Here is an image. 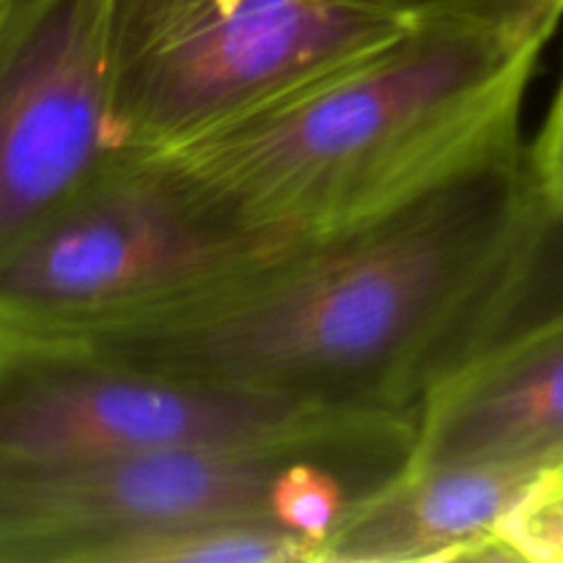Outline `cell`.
Returning a JSON list of instances; mask_svg holds the SVG:
<instances>
[{"label":"cell","mask_w":563,"mask_h":563,"mask_svg":"<svg viewBox=\"0 0 563 563\" xmlns=\"http://www.w3.org/2000/svg\"><path fill=\"white\" fill-rule=\"evenodd\" d=\"M289 251L209 218L130 159L0 256V333L91 335L146 322Z\"/></svg>","instance_id":"obj_5"},{"label":"cell","mask_w":563,"mask_h":563,"mask_svg":"<svg viewBox=\"0 0 563 563\" xmlns=\"http://www.w3.org/2000/svg\"><path fill=\"white\" fill-rule=\"evenodd\" d=\"M412 22H471L550 38L563 16V0H385Z\"/></svg>","instance_id":"obj_12"},{"label":"cell","mask_w":563,"mask_h":563,"mask_svg":"<svg viewBox=\"0 0 563 563\" xmlns=\"http://www.w3.org/2000/svg\"><path fill=\"white\" fill-rule=\"evenodd\" d=\"M537 478L487 462H410L341 517L319 563L500 561V526Z\"/></svg>","instance_id":"obj_9"},{"label":"cell","mask_w":563,"mask_h":563,"mask_svg":"<svg viewBox=\"0 0 563 563\" xmlns=\"http://www.w3.org/2000/svg\"><path fill=\"white\" fill-rule=\"evenodd\" d=\"M416 418L242 449H181L60 465H0V563H121L135 544L203 522H264L322 542L399 476Z\"/></svg>","instance_id":"obj_3"},{"label":"cell","mask_w":563,"mask_h":563,"mask_svg":"<svg viewBox=\"0 0 563 563\" xmlns=\"http://www.w3.org/2000/svg\"><path fill=\"white\" fill-rule=\"evenodd\" d=\"M22 0H0V33L5 31V25L11 22V16H14V11L20 9Z\"/></svg>","instance_id":"obj_14"},{"label":"cell","mask_w":563,"mask_h":563,"mask_svg":"<svg viewBox=\"0 0 563 563\" xmlns=\"http://www.w3.org/2000/svg\"><path fill=\"white\" fill-rule=\"evenodd\" d=\"M559 317H563V209L544 201L487 346Z\"/></svg>","instance_id":"obj_10"},{"label":"cell","mask_w":563,"mask_h":563,"mask_svg":"<svg viewBox=\"0 0 563 563\" xmlns=\"http://www.w3.org/2000/svg\"><path fill=\"white\" fill-rule=\"evenodd\" d=\"M121 163L108 0H22L0 33V256Z\"/></svg>","instance_id":"obj_7"},{"label":"cell","mask_w":563,"mask_h":563,"mask_svg":"<svg viewBox=\"0 0 563 563\" xmlns=\"http://www.w3.org/2000/svg\"><path fill=\"white\" fill-rule=\"evenodd\" d=\"M500 561L563 563V467L539 476L498 531Z\"/></svg>","instance_id":"obj_11"},{"label":"cell","mask_w":563,"mask_h":563,"mask_svg":"<svg viewBox=\"0 0 563 563\" xmlns=\"http://www.w3.org/2000/svg\"><path fill=\"white\" fill-rule=\"evenodd\" d=\"M548 42L421 22L137 163L253 240H333L526 148L522 108Z\"/></svg>","instance_id":"obj_2"},{"label":"cell","mask_w":563,"mask_h":563,"mask_svg":"<svg viewBox=\"0 0 563 563\" xmlns=\"http://www.w3.org/2000/svg\"><path fill=\"white\" fill-rule=\"evenodd\" d=\"M383 416L401 412L231 390L119 361L80 339L0 333V465L295 443Z\"/></svg>","instance_id":"obj_6"},{"label":"cell","mask_w":563,"mask_h":563,"mask_svg":"<svg viewBox=\"0 0 563 563\" xmlns=\"http://www.w3.org/2000/svg\"><path fill=\"white\" fill-rule=\"evenodd\" d=\"M528 152H531V168L544 201L563 209V71L542 130Z\"/></svg>","instance_id":"obj_13"},{"label":"cell","mask_w":563,"mask_h":563,"mask_svg":"<svg viewBox=\"0 0 563 563\" xmlns=\"http://www.w3.org/2000/svg\"><path fill=\"white\" fill-rule=\"evenodd\" d=\"M416 465L563 467V317L487 346L418 410Z\"/></svg>","instance_id":"obj_8"},{"label":"cell","mask_w":563,"mask_h":563,"mask_svg":"<svg viewBox=\"0 0 563 563\" xmlns=\"http://www.w3.org/2000/svg\"><path fill=\"white\" fill-rule=\"evenodd\" d=\"M542 209L520 148L187 306L66 339L220 388L418 418L493 335Z\"/></svg>","instance_id":"obj_1"},{"label":"cell","mask_w":563,"mask_h":563,"mask_svg":"<svg viewBox=\"0 0 563 563\" xmlns=\"http://www.w3.org/2000/svg\"><path fill=\"white\" fill-rule=\"evenodd\" d=\"M412 25L385 0H108L126 157L212 130Z\"/></svg>","instance_id":"obj_4"}]
</instances>
